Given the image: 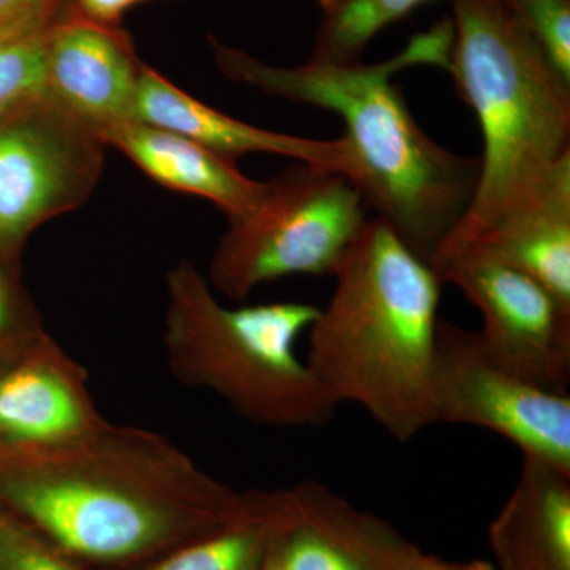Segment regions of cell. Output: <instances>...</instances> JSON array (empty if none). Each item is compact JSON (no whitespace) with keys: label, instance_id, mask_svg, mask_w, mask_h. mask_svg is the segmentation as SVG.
<instances>
[{"label":"cell","instance_id":"6da1fadb","mask_svg":"<svg viewBox=\"0 0 570 570\" xmlns=\"http://www.w3.org/2000/svg\"><path fill=\"white\" fill-rule=\"evenodd\" d=\"M163 434L105 420L40 448L0 449V505L92 570H132L245 510Z\"/></svg>","mask_w":570,"mask_h":570},{"label":"cell","instance_id":"7a4b0ae2","mask_svg":"<svg viewBox=\"0 0 570 570\" xmlns=\"http://www.w3.org/2000/svg\"><path fill=\"white\" fill-rule=\"evenodd\" d=\"M452 21L419 33L387 61H313L273 67L214 43L225 77L269 96L335 112L346 127L348 179L367 209L430 264L466 216L478 190L480 159L442 148L409 111L393 75L415 66L449 69Z\"/></svg>","mask_w":570,"mask_h":570},{"label":"cell","instance_id":"3957f363","mask_svg":"<svg viewBox=\"0 0 570 570\" xmlns=\"http://www.w3.org/2000/svg\"><path fill=\"white\" fill-rule=\"evenodd\" d=\"M311 324L306 366L341 406L358 404L397 442L436 423L433 360L442 281L384 220L367 219Z\"/></svg>","mask_w":570,"mask_h":570},{"label":"cell","instance_id":"277c9868","mask_svg":"<svg viewBox=\"0 0 570 570\" xmlns=\"http://www.w3.org/2000/svg\"><path fill=\"white\" fill-rule=\"evenodd\" d=\"M452 3L448 71L474 111L483 153L471 208L442 246L478 236L570 156V80L502 0Z\"/></svg>","mask_w":570,"mask_h":570},{"label":"cell","instance_id":"5b68a950","mask_svg":"<svg viewBox=\"0 0 570 570\" xmlns=\"http://www.w3.org/2000/svg\"><path fill=\"white\" fill-rule=\"evenodd\" d=\"M317 313L298 302L232 309L190 262H178L167 276L168 370L187 387L212 390L258 425H325L340 406L295 352Z\"/></svg>","mask_w":570,"mask_h":570},{"label":"cell","instance_id":"8992f818","mask_svg":"<svg viewBox=\"0 0 570 570\" xmlns=\"http://www.w3.org/2000/svg\"><path fill=\"white\" fill-rule=\"evenodd\" d=\"M346 175L296 163L266 181L261 205L230 224L209 265L213 287L242 302L258 285L292 275H333L367 223Z\"/></svg>","mask_w":570,"mask_h":570},{"label":"cell","instance_id":"52a82bcc","mask_svg":"<svg viewBox=\"0 0 570 570\" xmlns=\"http://www.w3.org/2000/svg\"><path fill=\"white\" fill-rule=\"evenodd\" d=\"M107 148L50 94L0 116V261L21 269L33 232L89 200Z\"/></svg>","mask_w":570,"mask_h":570},{"label":"cell","instance_id":"ba28073f","mask_svg":"<svg viewBox=\"0 0 570 570\" xmlns=\"http://www.w3.org/2000/svg\"><path fill=\"white\" fill-rule=\"evenodd\" d=\"M436 423L483 428L528 459L570 472V396L499 358L480 330L439 318L433 360Z\"/></svg>","mask_w":570,"mask_h":570},{"label":"cell","instance_id":"9c48e42d","mask_svg":"<svg viewBox=\"0 0 570 570\" xmlns=\"http://www.w3.org/2000/svg\"><path fill=\"white\" fill-rule=\"evenodd\" d=\"M430 265L480 314L491 351L535 384L569 393L570 311L538 281L475 243L442 246Z\"/></svg>","mask_w":570,"mask_h":570},{"label":"cell","instance_id":"30bf717a","mask_svg":"<svg viewBox=\"0 0 570 570\" xmlns=\"http://www.w3.org/2000/svg\"><path fill=\"white\" fill-rule=\"evenodd\" d=\"M273 532L291 570H412L420 551L316 480L279 490Z\"/></svg>","mask_w":570,"mask_h":570},{"label":"cell","instance_id":"8fae6325","mask_svg":"<svg viewBox=\"0 0 570 570\" xmlns=\"http://www.w3.org/2000/svg\"><path fill=\"white\" fill-rule=\"evenodd\" d=\"M105 420L85 366L47 330L0 362V449L70 441Z\"/></svg>","mask_w":570,"mask_h":570},{"label":"cell","instance_id":"7c38bea8","mask_svg":"<svg viewBox=\"0 0 570 570\" xmlns=\"http://www.w3.org/2000/svg\"><path fill=\"white\" fill-rule=\"evenodd\" d=\"M141 66L122 36L82 14L48 29V94L100 137L135 121Z\"/></svg>","mask_w":570,"mask_h":570},{"label":"cell","instance_id":"4fadbf2b","mask_svg":"<svg viewBox=\"0 0 570 570\" xmlns=\"http://www.w3.org/2000/svg\"><path fill=\"white\" fill-rule=\"evenodd\" d=\"M134 115L135 121L183 135L234 163L245 154H273L295 163L318 165L347 178L351 176V153L343 137L314 140L238 121L194 99L145 63L138 80Z\"/></svg>","mask_w":570,"mask_h":570},{"label":"cell","instance_id":"5bb4252c","mask_svg":"<svg viewBox=\"0 0 570 570\" xmlns=\"http://www.w3.org/2000/svg\"><path fill=\"white\" fill-rule=\"evenodd\" d=\"M464 243L485 247L527 273L570 311V156Z\"/></svg>","mask_w":570,"mask_h":570},{"label":"cell","instance_id":"9a60e30c","mask_svg":"<svg viewBox=\"0 0 570 570\" xmlns=\"http://www.w3.org/2000/svg\"><path fill=\"white\" fill-rule=\"evenodd\" d=\"M102 138L154 181L212 202L228 223L245 219L264 198L266 183L247 178L234 160L183 135L130 121L108 130Z\"/></svg>","mask_w":570,"mask_h":570},{"label":"cell","instance_id":"2e32d148","mask_svg":"<svg viewBox=\"0 0 570 570\" xmlns=\"http://www.w3.org/2000/svg\"><path fill=\"white\" fill-rule=\"evenodd\" d=\"M489 542L499 570H570V472L523 456Z\"/></svg>","mask_w":570,"mask_h":570},{"label":"cell","instance_id":"e0dca14e","mask_svg":"<svg viewBox=\"0 0 570 570\" xmlns=\"http://www.w3.org/2000/svg\"><path fill=\"white\" fill-rule=\"evenodd\" d=\"M277 504L279 490L249 491L245 510L230 523L132 570H261Z\"/></svg>","mask_w":570,"mask_h":570},{"label":"cell","instance_id":"ac0fdd59","mask_svg":"<svg viewBox=\"0 0 570 570\" xmlns=\"http://www.w3.org/2000/svg\"><path fill=\"white\" fill-rule=\"evenodd\" d=\"M431 0H344L325 11L313 61L360 62L366 45L382 29Z\"/></svg>","mask_w":570,"mask_h":570},{"label":"cell","instance_id":"d6986e66","mask_svg":"<svg viewBox=\"0 0 570 570\" xmlns=\"http://www.w3.org/2000/svg\"><path fill=\"white\" fill-rule=\"evenodd\" d=\"M50 24L0 33V116L48 94Z\"/></svg>","mask_w":570,"mask_h":570},{"label":"cell","instance_id":"ffe728a7","mask_svg":"<svg viewBox=\"0 0 570 570\" xmlns=\"http://www.w3.org/2000/svg\"><path fill=\"white\" fill-rule=\"evenodd\" d=\"M0 570H92L0 505Z\"/></svg>","mask_w":570,"mask_h":570},{"label":"cell","instance_id":"44dd1931","mask_svg":"<svg viewBox=\"0 0 570 570\" xmlns=\"http://www.w3.org/2000/svg\"><path fill=\"white\" fill-rule=\"evenodd\" d=\"M570 80V0H502Z\"/></svg>","mask_w":570,"mask_h":570},{"label":"cell","instance_id":"7402d4cb","mask_svg":"<svg viewBox=\"0 0 570 570\" xmlns=\"http://www.w3.org/2000/svg\"><path fill=\"white\" fill-rule=\"evenodd\" d=\"M41 332L43 321L22 284L21 269L0 261V362Z\"/></svg>","mask_w":570,"mask_h":570},{"label":"cell","instance_id":"603a6c76","mask_svg":"<svg viewBox=\"0 0 570 570\" xmlns=\"http://www.w3.org/2000/svg\"><path fill=\"white\" fill-rule=\"evenodd\" d=\"M59 0H0V33L52 22Z\"/></svg>","mask_w":570,"mask_h":570},{"label":"cell","instance_id":"cb8c5ba5","mask_svg":"<svg viewBox=\"0 0 570 570\" xmlns=\"http://www.w3.org/2000/svg\"><path fill=\"white\" fill-rule=\"evenodd\" d=\"M138 2L141 0H77L82 17L107 26L119 20L124 11Z\"/></svg>","mask_w":570,"mask_h":570},{"label":"cell","instance_id":"d4e9b609","mask_svg":"<svg viewBox=\"0 0 570 570\" xmlns=\"http://www.w3.org/2000/svg\"><path fill=\"white\" fill-rule=\"evenodd\" d=\"M412 570H494V566L482 560L466 562L442 560V558L423 553L420 550L414 564H412Z\"/></svg>","mask_w":570,"mask_h":570},{"label":"cell","instance_id":"484cf974","mask_svg":"<svg viewBox=\"0 0 570 570\" xmlns=\"http://www.w3.org/2000/svg\"><path fill=\"white\" fill-rule=\"evenodd\" d=\"M277 512V510H276ZM275 528V524H273ZM261 570H291L279 549V543L275 538V532L269 535L268 549H266L264 561H262Z\"/></svg>","mask_w":570,"mask_h":570},{"label":"cell","instance_id":"4316f807","mask_svg":"<svg viewBox=\"0 0 570 570\" xmlns=\"http://www.w3.org/2000/svg\"><path fill=\"white\" fill-rule=\"evenodd\" d=\"M344 0H321V6L324 7L325 11H330L335 9V7L340 6V3H343Z\"/></svg>","mask_w":570,"mask_h":570}]
</instances>
